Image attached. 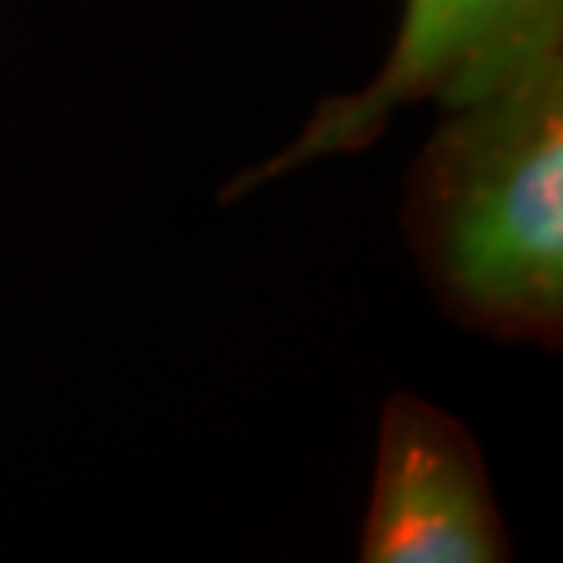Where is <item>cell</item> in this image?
Here are the masks:
<instances>
[{
    "instance_id": "7a4b0ae2",
    "label": "cell",
    "mask_w": 563,
    "mask_h": 563,
    "mask_svg": "<svg viewBox=\"0 0 563 563\" xmlns=\"http://www.w3.org/2000/svg\"><path fill=\"white\" fill-rule=\"evenodd\" d=\"M553 30H563V0H407L385 66L369 85L322 99L297 140L234 176L220 201H239L319 157L366 151L396 110L476 92Z\"/></svg>"
},
{
    "instance_id": "3957f363",
    "label": "cell",
    "mask_w": 563,
    "mask_h": 563,
    "mask_svg": "<svg viewBox=\"0 0 563 563\" xmlns=\"http://www.w3.org/2000/svg\"><path fill=\"white\" fill-rule=\"evenodd\" d=\"M363 563H501L512 560L476 435L454 413L396 391L377 424Z\"/></svg>"
},
{
    "instance_id": "6da1fadb",
    "label": "cell",
    "mask_w": 563,
    "mask_h": 563,
    "mask_svg": "<svg viewBox=\"0 0 563 563\" xmlns=\"http://www.w3.org/2000/svg\"><path fill=\"white\" fill-rule=\"evenodd\" d=\"M402 234L450 319L498 344L563 341V30L439 103L402 184Z\"/></svg>"
}]
</instances>
